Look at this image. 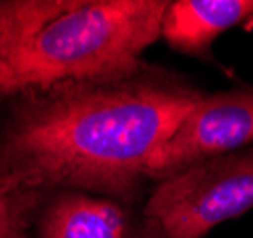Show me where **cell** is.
Segmentation results:
<instances>
[{
  "label": "cell",
  "instance_id": "6da1fadb",
  "mask_svg": "<svg viewBox=\"0 0 253 238\" xmlns=\"http://www.w3.org/2000/svg\"><path fill=\"white\" fill-rule=\"evenodd\" d=\"M204 94L143 69L116 80H67L19 94L0 132V176L51 192L133 202L152 160Z\"/></svg>",
  "mask_w": 253,
  "mask_h": 238
},
{
  "label": "cell",
  "instance_id": "7a4b0ae2",
  "mask_svg": "<svg viewBox=\"0 0 253 238\" xmlns=\"http://www.w3.org/2000/svg\"><path fill=\"white\" fill-rule=\"evenodd\" d=\"M168 0H61L12 61L4 97L67 80L141 73V55L162 33Z\"/></svg>",
  "mask_w": 253,
  "mask_h": 238
},
{
  "label": "cell",
  "instance_id": "3957f363",
  "mask_svg": "<svg viewBox=\"0 0 253 238\" xmlns=\"http://www.w3.org/2000/svg\"><path fill=\"white\" fill-rule=\"evenodd\" d=\"M252 208L253 149H240L158 181L145 215L164 238H202Z\"/></svg>",
  "mask_w": 253,
  "mask_h": 238
},
{
  "label": "cell",
  "instance_id": "277c9868",
  "mask_svg": "<svg viewBox=\"0 0 253 238\" xmlns=\"http://www.w3.org/2000/svg\"><path fill=\"white\" fill-rule=\"evenodd\" d=\"M253 143V88L204 94L151 166V181H162L190 166Z\"/></svg>",
  "mask_w": 253,
  "mask_h": 238
},
{
  "label": "cell",
  "instance_id": "5b68a950",
  "mask_svg": "<svg viewBox=\"0 0 253 238\" xmlns=\"http://www.w3.org/2000/svg\"><path fill=\"white\" fill-rule=\"evenodd\" d=\"M250 23L253 0H175L168 6L160 37L179 53L206 57L223 33Z\"/></svg>",
  "mask_w": 253,
  "mask_h": 238
},
{
  "label": "cell",
  "instance_id": "8992f818",
  "mask_svg": "<svg viewBox=\"0 0 253 238\" xmlns=\"http://www.w3.org/2000/svg\"><path fill=\"white\" fill-rule=\"evenodd\" d=\"M129 215L122 202L80 190H59L38 221L40 238H127Z\"/></svg>",
  "mask_w": 253,
  "mask_h": 238
},
{
  "label": "cell",
  "instance_id": "52a82bcc",
  "mask_svg": "<svg viewBox=\"0 0 253 238\" xmlns=\"http://www.w3.org/2000/svg\"><path fill=\"white\" fill-rule=\"evenodd\" d=\"M61 0H2L0 2V97L17 51L59 10Z\"/></svg>",
  "mask_w": 253,
  "mask_h": 238
},
{
  "label": "cell",
  "instance_id": "ba28073f",
  "mask_svg": "<svg viewBox=\"0 0 253 238\" xmlns=\"http://www.w3.org/2000/svg\"><path fill=\"white\" fill-rule=\"evenodd\" d=\"M48 192L10 176H0V238H27L33 217Z\"/></svg>",
  "mask_w": 253,
  "mask_h": 238
},
{
  "label": "cell",
  "instance_id": "9c48e42d",
  "mask_svg": "<svg viewBox=\"0 0 253 238\" xmlns=\"http://www.w3.org/2000/svg\"><path fill=\"white\" fill-rule=\"evenodd\" d=\"M149 223H151V225H149V231L145 233V237H143V238H164V235H162V231H160L158 227L154 225L152 221H149Z\"/></svg>",
  "mask_w": 253,
  "mask_h": 238
}]
</instances>
